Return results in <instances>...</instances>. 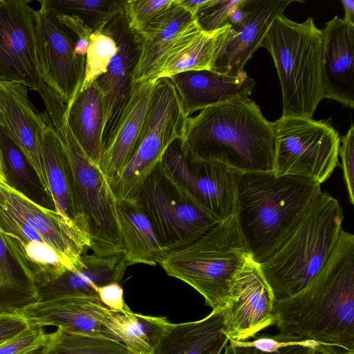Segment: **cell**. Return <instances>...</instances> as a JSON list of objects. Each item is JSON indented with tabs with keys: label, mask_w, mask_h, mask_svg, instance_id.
Segmentation results:
<instances>
[{
	"label": "cell",
	"mask_w": 354,
	"mask_h": 354,
	"mask_svg": "<svg viewBox=\"0 0 354 354\" xmlns=\"http://www.w3.org/2000/svg\"><path fill=\"white\" fill-rule=\"evenodd\" d=\"M274 309L280 333L354 350V235L342 229L317 277Z\"/></svg>",
	"instance_id": "1"
},
{
	"label": "cell",
	"mask_w": 354,
	"mask_h": 354,
	"mask_svg": "<svg viewBox=\"0 0 354 354\" xmlns=\"http://www.w3.org/2000/svg\"><path fill=\"white\" fill-rule=\"evenodd\" d=\"M182 140L196 161H214L241 172L274 168V123L249 97L213 105L187 118Z\"/></svg>",
	"instance_id": "2"
},
{
	"label": "cell",
	"mask_w": 354,
	"mask_h": 354,
	"mask_svg": "<svg viewBox=\"0 0 354 354\" xmlns=\"http://www.w3.org/2000/svg\"><path fill=\"white\" fill-rule=\"evenodd\" d=\"M342 221L338 201L319 193L258 264L274 301L295 296L317 277L337 243Z\"/></svg>",
	"instance_id": "3"
},
{
	"label": "cell",
	"mask_w": 354,
	"mask_h": 354,
	"mask_svg": "<svg viewBox=\"0 0 354 354\" xmlns=\"http://www.w3.org/2000/svg\"><path fill=\"white\" fill-rule=\"evenodd\" d=\"M321 185L271 171L239 172L236 215L253 260L263 263L311 201Z\"/></svg>",
	"instance_id": "4"
},
{
	"label": "cell",
	"mask_w": 354,
	"mask_h": 354,
	"mask_svg": "<svg viewBox=\"0 0 354 354\" xmlns=\"http://www.w3.org/2000/svg\"><path fill=\"white\" fill-rule=\"evenodd\" d=\"M251 256L236 213L188 243L165 251L158 264L200 293L212 310H221Z\"/></svg>",
	"instance_id": "5"
},
{
	"label": "cell",
	"mask_w": 354,
	"mask_h": 354,
	"mask_svg": "<svg viewBox=\"0 0 354 354\" xmlns=\"http://www.w3.org/2000/svg\"><path fill=\"white\" fill-rule=\"evenodd\" d=\"M260 47L270 53L275 65L282 93L281 117L313 118L324 98L322 30L312 17L299 23L283 13L272 22Z\"/></svg>",
	"instance_id": "6"
},
{
	"label": "cell",
	"mask_w": 354,
	"mask_h": 354,
	"mask_svg": "<svg viewBox=\"0 0 354 354\" xmlns=\"http://www.w3.org/2000/svg\"><path fill=\"white\" fill-rule=\"evenodd\" d=\"M187 118L170 79L157 80L140 144L112 187L116 200L138 201L145 182L169 146L182 138Z\"/></svg>",
	"instance_id": "7"
},
{
	"label": "cell",
	"mask_w": 354,
	"mask_h": 354,
	"mask_svg": "<svg viewBox=\"0 0 354 354\" xmlns=\"http://www.w3.org/2000/svg\"><path fill=\"white\" fill-rule=\"evenodd\" d=\"M55 129L71 162L77 199L91 236L92 253L101 257L124 254L117 200L111 184L98 165L82 149L66 117L63 123Z\"/></svg>",
	"instance_id": "8"
},
{
	"label": "cell",
	"mask_w": 354,
	"mask_h": 354,
	"mask_svg": "<svg viewBox=\"0 0 354 354\" xmlns=\"http://www.w3.org/2000/svg\"><path fill=\"white\" fill-rule=\"evenodd\" d=\"M273 171L304 177L321 185L339 163L340 136L330 119L281 117L274 122Z\"/></svg>",
	"instance_id": "9"
},
{
	"label": "cell",
	"mask_w": 354,
	"mask_h": 354,
	"mask_svg": "<svg viewBox=\"0 0 354 354\" xmlns=\"http://www.w3.org/2000/svg\"><path fill=\"white\" fill-rule=\"evenodd\" d=\"M138 202L149 216L164 252L188 243L220 222L167 172L162 161L145 182Z\"/></svg>",
	"instance_id": "10"
},
{
	"label": "cell",
	"mask_w": 354,
	"mask_h": 354,
	"mask_svg": "<svg viewBox=\"0 0 354 354\" xmlns=\"http://www.w3.org/2000/svg\"><path fill=\"white\" fill-rule=\"evenodd\" d=\"M36 28L37 10L28 1L0 0V81L22 84L42 99L49 87L39 71Z\"/></svg>",
	"instance_id": "11"
},
{
	"label": "cell",
	"mask_w": 354,
	"mask_h": 354,
	"mask_svg": "<svg viewBox=\"0 0 354 354\" xmlns=\"http://www.w3.org/2000/svg\"><path fill=\"white\" fill-rule=\"evenodd\" d=\"M162 163L215 219L223 221L236 213L239 171L218 162L193 160L183 150L181 138L169 146Z\"/></svg>",
	"instance_id": "12"
},
{
	"label": "cell",
	"mask_w": 354,
	"mask_h": 354,
	"mask_svg": "<svg viewBox=\"0 0 354 354\" xmlns=\"http://www.w3.org/2000/svg\"><path fill=\"white\" fill-rule=\"evenodd\" d=\"M37 10V49L39 67L44 83L67 106L82 86L86 57L75 52L76 38L39 1Z\"/></svg>",
	"instance_id": "13"
},
{
	"label": "cell",
	"mask_w": 354,
	"mask_h": 354,
	"mask_svg": "<svg viewBox=\"0 0 354 354\" xmlns=\"http://www.w3.org/2000/svg\"><path fill=\"white\" fill-rule=\"evenodd\" d=\"M274 299L258 264L250 257L238 273L221 310L229 339L246 341L274 325Z\"/></svg>",
	"instance_id": "14"
},
{
	"label": "cell",
	"mask_w": 354,
	"mask_h": 354,
	"mask_svg": "<svg viewBox=\"0 0 354 354\" xmlns=\"http://www.w3.org/2000/svg\"><path fill=\"white\" fill-rule=\"evenodd\" d=\"M115 41L118 51L106 72L95 81L104 104L103 149L113 134L129 100L140 57V40L129 26L124 11L115 15L101 30Z\"/></svg>",
	"instance_id": "15"
},
{
	"label": "cell",
	"mask_w": 354,
	"mask_h": 354,
	"mask_svg": "<svg viewBox=\"0 0 354 354\" xmlns=\"http://www.w3.org/2000/svg\"><path fill=\"white\" fill-rule=\"evenodd\" d=\"M28 90L18 82L0 81V129L23 152L50 193L39 137L51 121L33 105Z\"/></svg>",
	"instance_id": "16"
},
{
	"label": "cell",
	"mask_w": 354,
	"mask_h": 354,
	"mask_svg": "<svg viewBox=\"0 0 354 354\" xmlns=\"http://www.w3.org/2000/svg\"><path fill=\"white\" fill-rule=\"evenodd\" d=\"M294 0H244L245 15L238 24L231 25L210 71L236 75L260 48L272 22L283 13Z\"/></svg>",
	"instance_id": "17"
},
{
	"label": "cell",
	"mask_w": 354,
	"mask_h": 354,
	"mask_svg": "<svg viewBox=\"0 0 354 354\" xmlns=\"http://www.w3.org/2000/svg\"><path fill=\"white\" fill-rule=\"evenodd\" d=\"M0 196L69 265L81 264L82 256L91 250V236L56 211L41 207L23 195L0 184Z\"/></svg>",
	"instance_id": "18"
},
{
	"label": "cell",
	"mask_w": 354,
	"mask_h": 354,
	"mask_svg": "<svg viewBox=\"0 0 354 354\" xmlns=\"http://www.w3.org/2000/svg\"><path fill=\"white\" fill-rule=\"evenodd\" d=\"M0 233L37 286L66 270L69 265L0 196Z\"/></svg>",
	"instance_id": "19"
},
{
	"label": "cell",
	"mask_w": 354,
	"mask_h": 354,
	"mask_svg": "<svg viewBox=\"0 0 354 354\" xmlns=\"http://www.w3.org/2000/svg\"><path fill=\"white\" fill-rule=\"evenodd\" d=\"M108 309L98 295H73L39 301L17 314L29 326H54L74 333L110 338L104 325Z\"/></svg>",
	"instance_id": "20"
},
{
	"label": "cell",
	"mask_w": 354,
	"mask_h": 354,
	"mask_svg": "<svg viewBox=\"0 0 354 354\" xmlns=\"http://www.w3.org/2000/svg\"><path fill=\"white\" fill-rule=\"evenodd\" d=\"M156 81L134 82L116 129L103 149L97 165L111 187L140 144Z\"/></svg>",
	"instance_id": "21"
},
{
	"label": "cell",
	"mask_w": 354,
	"mask_h": 354,
	"mask_svg": "<svg viewBox=\"0 0 354 354\" xmlns=\"http://www.w3.org/2000/svg\"><path fill=\"white\" fill-rule=\"evenodd\" d=\"M322 31L324 97L353 109L354 25L336 15Z\"/></svg>",
	"instance_id": "22"
},
{
	"label": "cell",
	"mask_w": 354,
	"mask_h": 354,
	"mask_svg": "<svg viewBox=\"0 0 354 354\" xmlns=\"http://www.w3.org/2000/svg\"><path fill=\"white\" fill-rule=\"evenodd\" d=\"M168 78L188 118L207 107L239 97H249L257 84L244 70L234 76L210 70L187 71Z\"/></svg>",
	"instance_id": "23"
},
{
	"label": "cell",
	"mask_w": 354,
	"mask_h": 354,
	"mask_svg": "<svg viewBox=\"0 0 354 354\" xmlns=\"http://www.w3.org/2000/svg\"><path fill=\"white\" fill-rule=\"evenodd\" d=\"M39 139L48 187L56 212L91 235L77 199L66 150L51 122L41 131Z\"/></svg>",
	"instance_id": "24"
},
{
	"label": "cell",
	"mask_w": 354,
	"mask_h": 354,
	"mask_svg": "<svg viewBox=\"0 0 354 354\" xmlns=\"http://www.w3.org/2000/svg\"><path fill=\"white\" fill-rule=\"evenodd\" d=\"M129 263L124 254L101 257L85 253L81 264L37 286L39 301L73 295H97L99 286L120 283Z\"/></svg>",
	"instance_id": "25"
},
{
	"label": "cell",
	"mask_w": 354,
	"mask_h": 354,
	"mask_svg": "<svg viewBox=\"0 0 354 354\" xmlns=\"http://www.w3.org/2000/svg\"><path fill=\"white\" fill-rule=\"evenodd\" d=\"M194 22V16L174 0L170 6L136 34L140 40V57L133 82L156 80L155 75L160 59Z\"/></svg>",
	"instance_id": "26"
},
{
	"label": "cell",
	"mask_w": 354,
	"mask_h": 354,
	"mask_svg": "<svg viewBox=\"0 0 354 354\" xmlns=\"http://www.w3.org/2000/svg\"><path fill=\"white\" fill-rule=\"evenodd\" d=\"M231 26L206 32L196 22L189 26L160 59L155 80L187 71L210 70Z\"/></svg>",
	"instance_id": "27"
},
{
	"label": "cell",
	"mask_w": 354,
	"mask_h": 354,
	"mask_svg": "<svg viewBox=\"0 0 354 354\" xmlns=\"http://www.w3.org/2000/svg\"><path fill=\"white\" fill-rule=\"evenodd\" d=\"M229 338L221 310L194 322L170 324L151 354H221Z\"/></svg>",
	"instance_id": "28"
},
{
	"label": "cell",
	"mask_w": 354,
	"mask_h": 354,
	"mask_svg": "<svg viewBox=\"0 0 354 354\" xmlns=\"http://www.w3.org/2000/svg\"><path fill=\"white\" fill-rule=\"evenodd\" d=\"M117 210L124 257L129 265L158 264L164 250L142 206L138 201L117 200Z\"/></svg>",
	"instance_id": "29"
},
{
	"label": "cell",
	"mask_w": 354,
	"mask_h": 354,
	"mask_svg": "<svg viewBox=\"0 0 354 354\" xmlns=\"http://www.w3.org/2000/svg\"><path fill=\"white\" fill-rule=\"evenodd\" d=\"M65 117L82 149L98 165L103 151L104 104L103 95L95 83L77 93L66 106Z\"/></svg>",
	"instance_id": "30"
},
{
	"label": "cell",
	"mask_w": 354,
	"mask_h": 354,
	"mask_svg": "<svg viewBox=\"0 0 354 354\" xmlns=\"http://www.w3.org/2000/svg\"><path fill=\"white\" fill-rule=\"evenodd\" d=\"M165 317L108 309L104 325L109 337L124 344L133 354H151L170 325Z\"/></svg>",
	"instance_id": "31"
},
{
	"label": "cell",
	"mask_w": 354,
	"mask_h": 354,
	"mask_svg": "<svg viewBox=\"0 0 354 354\" xmlns=\"http://www.w3.org/2000/svg\"><path fill=\"white\" fill-rule=\"evenodd\" d=\"M0 151L5 184L34 203L56 211L50 194L20 149L0 129Z\"/></svg>",
	"instance_id": "32"
},
{
	"label": "cell",
	"mask_w": 354,
	"mask_h": 354,
	"mask_svg": "<svg viewBox=\"0 0 354 354\" xmlns=\"http://www.w3.org/2000/svg\"><path fill=\"white\" fill-rule=\"evenodd\" d=\"M37 301L35 281L0 233V314H17Z\"/></svg>",
	"instance_id": "33"
},
{
	"label": "cell",
	"mask_w": 354,
	"mask_h": 354,
	"mask_svg": "<svg viewBox=\"0 0 354 354\" xmlns=\"http://www.w3.org/2000/svg\"><path fill=\"white\" fill-rule=\"evenodd\" d=\"M44 354H133L122 342L102 336L74 333L62 328L48 333Z\"/></svg>",
	"instance_id": "34"
},
{
	"label": "cell",
	"mask_w": 354,
	"mask_h": 354,
	"mask_svg": "<svg viewBox=\"0 0 354 354\" xmlns=\"http://www.w3.org/2000/svg\"><path fill=\"white\" fill-rule=\"evenodd\" d=\"M54 12L74 15L82 19L93 32L102 28L117 14L124 10V0H43Z\"/></svg>",
	"instance_id": "35"
},
{
	"label": "cell",
	"mask_w": 354,
	"mask_h": 354,
	"mask_svg": "<svg viewBox=\"0 0 354 354\" xmlns=\"http://www.w3.org/2000/svg\"><path fill=\"white\" fill-rule=\"evenodd\" d=\"M118 51L114 39L102 30L93 32L85 59L84 79L80 90L89 87L104 74Z\"/></svg>",
	"instance_id": "36"
},
{
	"label": "cell",
	"mask_w": 354,
	"mask_h": 354,
	"mask_svg": "<svg viewBox=\"0 0 354 354\" xmlns=\"http://www.w3.org/2000/svg\"><path fill=\"white\" fill-rule=\"evenodd\" d=\"M174 0H128L124 11L131 30L139 34L153 19L167 9Z\"/></svg>",
	"instance_id": "37"
},
{
	"label": "cell",
	"mask_w": 354,
	"mask_h": 354,
	"mask_svg": "<svg viewBox=\"0 0 354 354\" xmlns=\"http://www.w3.org/2000/svg\"><path fill=\"white\" fill-rule=\"evenodd\" d=\"M241 0H209L194 16L198 27L204 32H212L228 24L231 10Z\"/></svg>",
	"instance_id": "38"
},
{
	"label": "cell",
	"mask_w": 354,
	"mask_h": 354,
	"mask_svg": "<svg viewBox=\"0 0 354 354\" xmlns=\"http://www.w3.org/2000/svg\"><path fill=\"white\" fill-rule=\"evenodd\" d=\"M48 337L44 327L29 326L21 333L0 346V354H26L42 347Z\"/></svg>",
	"instance_id": "39"
},
{
	"label": "cell",
	"mask_w": 354,
	"mask_h": 354,
	"mask_svg": "<svg viewBox=\"0 0 354 354\" xmlns=\"http://www.w3.org/2000/svg\"><path fill=\"white\" fill-rule=\"evenodd\" d=\"M339 156L342 158L344 179L350 203L354 205V127L353 123L346 133L340 138Z\"/></svg>",
	"instance_id": "40"
},
{
	"label": "cell",
	"mask_w": 354,
	"mask_h": 354,
	"mask_svg": "<svg viewBox=\"0 0 354 354\" xmlns=\"http://www.w3.org/2000/svg\"><path fill=\"white\" fill-rule=\"evenodd\" d=\"M308 339L299 340L295 337L281 333L275 335H261L252 340L236 341L237 344L254 347L257 349L273 352L286 346L303 344Z\"/></svg>",
	"instance_id": "41"
},
{
	"label": "cell",
	"mask_w": 354,
	"mask_h": 354,
	"mask_svg": "<svg viewBox=\"0 0 354 354\" xmlns=\"http://www.w3.org/2000/svg\"><path fill=\"white\" fill-rule=\"evenodd\" d=\"M317 341L308 339L303 344H299L281 348L273 352L264 351L252 346L237 344L234 339H229L228 344L221 354H306L308 348L315 344Z\"/></svg>",
	"instance_id": "42"
},
{
	"label": "cell",
	"mask_w": 354,
	"mask_h": 354,
	"mask_svg": "<svg viewBox=\"0 0 354 354\" xmlns=\"http://www.w3.org/2000/svg\"><path fill=\"white\" fill-rule=\"evenodd\" d=\"M97 295L104 305L111 310L122 311L128 308L124 299L123 288L118 282H111L97 289Z\"/></svg>",
	"instance_id": "43"
},
{
	"label": "cell",
	"mask_w": 354,
	"mask_h": 354,
	"mask_svg": "<svg viewBox=\"0 0 354 354\" xmlns=\"http://www.w3.org/2000/svg\"><path fill=\"white\" fill-rule=\"evenodd\" d=\"M29 326L18 314H0V346L12 339Z\"/></svg>",
	"instance_id": "44"
},
{
	"label": "cell",
	"mask_w": 354,
	"mask_h": 354,
	"mask_svg": "<svg viewBox=\"0 0 354 354\" xmlns=\"http://www.w3.org/2000/svg\"><path fill=\"white\" fill-rule=\"evenodd\" d=\"M306 354H354V350L317 342L308 348Z\"/></svg>",
	"instance_id": "45"
},
{
	"label": "cell",
	"mask_w": 354,
	"mask_h": 354,
	"mask_svg": "<svg viewBox=\"0 0 354 354\" xmlns=\"http://www.w3.org/2000/svg\"><path fill=\"white\" fill-rule=\"evenodd\" d=\"M178 3L188 10L194 16L204 6L209 0L194 1V0H177Z\"/></svg>",
	"instance_id": "46"
},
{
	"label": "cell",
	"mask_w": 354,
	"mask_h": 354,
	"mask_svg": "<svg viewBox=\"0 0 354 354\" xmlns=\"http://www.w3.org/2000/svg\"><path fill=\"white\" fill-rule=\"evenodd\" d=\"M344 9L345 15L343 18L346 22L354 25V1L353 0H341Z\"/></svg>",
	"instance_id": "47"
},
{
	"label": "cell",
	"mask_w": 354,
	"mask_h": 354,
	"mask_svg": "<svg viewBox=\"0 0 354 354\" xmlns=\"http://www.w3.org/2000/svg\"><path fill=\"white\" fill-rule=\"evenodd\" d=\"M42 347L32 350L26 354H44Z\"/></svg>",
	"instance_id": "48"
}]
</instances>
